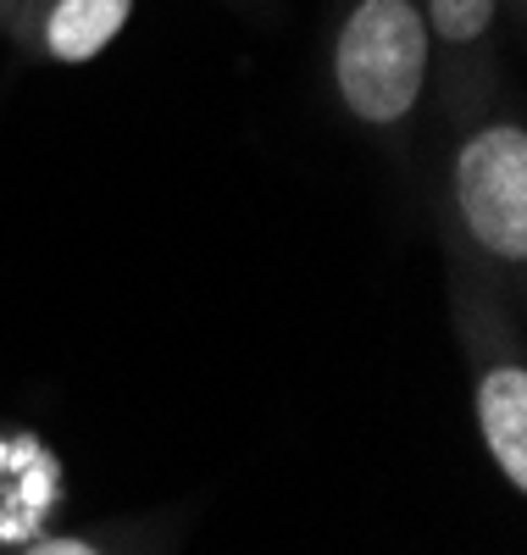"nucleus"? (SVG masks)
I'll return each instance as SVG.
<instances>
[{"label": "nucleus", "mask_w": 527, "mask_h": 555, "mask_svg": "<svg viewBox=\"0 0 527 555\" xmlns=\"http://www.w3.org/2000/svg\"><path fill=\"white\" fill-rule=\"evenodd\" d=\"M455 206L466 234L500 261L527 256V128L489 122L455 156Z\"/></svg>", "instance_id": "obj_2"}, {"label": "nucleus", "mask_w": 527, "mask_h": 555, "mask_svg": "<svg viewBox=\"0 0 527 555\" xmlns=\"http://www.w3.org/2000/svg\"><path fill=\"white\" fill-rule=\"evenodd\" d=\"M477 434L494 455L500 478L522 494L527 489V373L516 361L489 366L477 378Z\"/></svg>", "instance_id": "obj_3"}, {"label": "nucleus", "mask_w": 527, "mask_h": 555, "mask_svg": "<svg viewBox=\"0 0 527 555\" xmlns=\"http://www.w3.org/2000/svg\"><path fill=\"white\" fill-rule=\"evenodd\" d=\"M28 555H101V550L83 544V539H39Z\"/></svg>", "instance_id": "obj_6"}, {"label": "nucleus", "mask_w": 527, "mask_h": 555, "mask_svg": "<svg viewBox=\"0 0 527 555\" xmlns=\"http://www.w3.org/2000/svg\"><path fill=\"white\" fill-rule=\"evenodd\" d=\"M128 17H133V0H56L39 39L56 62L83 67L101 51H112V39L128 28Z\"/></svg>", "instance_id": "obj_4"}, {"label": "nucleus", "mask_w": 527, "mask_h": 555, "mask_svg": "<svg viewBox=\"0 0 527 555\" xmlns=\"http://www.w3.org/2000/svg\"><path fill=\"white\" fill-rule=\"evenodd\" d=\"M500 12V0H422V17H427V34L445 39V44H472L484 39L489 23Z\"/></svg>", "instance_id": "obj_5"}, {"label": "nucleus", "mask_w": 527, "mask_h": 555, "mask_svg": "<svg viewBox=\"0 0 527 555\" xmlns=\"http://www.w3.org/2000/svg\"><path fill=\"white\" fill-rule=\"evenodd\" d=\"M434 34L416 0H356L333 39V83L350 117L389 128L406 122L427 83Z\"/></svg>", "instance_id": "obj_1"}]
</instances>
